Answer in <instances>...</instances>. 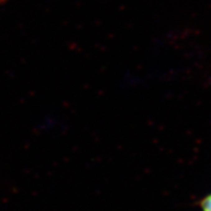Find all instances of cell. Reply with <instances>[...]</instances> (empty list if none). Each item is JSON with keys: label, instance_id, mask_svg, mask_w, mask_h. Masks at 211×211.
I'll return each mask as SVG.
<instances>
[{"label": "cell", "instance_id": "1", "mask_svg": "<svg viewBox=\"0 0 211 211\" xmlns=\"http://www.w3.org/2000/svg\"><path fill=\"white\" fill-rule=\"evenodd\" d=\"M199 206L202 211H211V194L199 201Z\"/></svg>", "mask_w": 211, "mask_h": 211}]
</instances>
